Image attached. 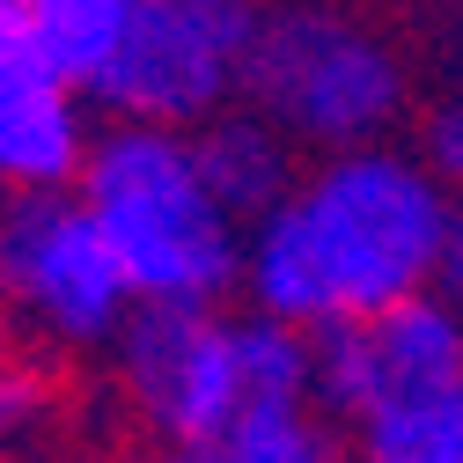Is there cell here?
Masks as SVG:
<instances>
[{"mask_svg":"<svg viewBox=\"0 0 463 463\" xmlns=\"http://www.w3.org/2000/svg\"><path fill=\"white\" fill-rule=\"evenodd\" d=\"M0 309L44 345H118L140 302L81 192L0 206Z\"/></svg>","mask_w":463,"mask_h":463,"instance_id":"cell-5","label":"cell"},{"mask_svg":"<svg viewBox=\"0 0 463 463\" xmlns=\"http://www.w3.org/2000/svg\"><path fill=\"white\" fill-rule=\"evenodd\" d=\"M243 96L258 118H272L302 155H354L383 147V133L404 110V67L397 52L331 8H272L250 52Z\"/></svg>","mask_w":463,"mask_h":463,"instance_id":"cell-3","label":"cell"},{"mask_svg":"<svg viewBox=\"0 0 463 463\" xmlns=\"http://www.w3.org/2000/svg\"><path fill=\"white\" fill-rule=\"evenodd\" d=\"M354 463H463V390L354 427Z\"/></svg>","mask_w":463,"mask_h":463,"instance_id":"cell-11","label":"cell"},{"mask_svg":"<svg viewBox=\"0 0 463 463\" xmlns=\"http://www.w3.org/2000/svg\"><path fill=\"white\" fill-rule=\"evenodd\" d=\"M265 8L258 0H140L118 67L96 81V103L118 126L199 133L236 110Z\"/></svg>","mask_w":463,"mask_h":463,"instance_id":"cell-4","label":"cell"},{"mask_svg":"<svg viewBox=\"0 0 463 463\" xmlns=\"http://www.w3.org/2000/svg\"><path fill=\"white\" fill-rule=\"evenodd\" d=\"M96 155L89 96L23 37V23H0V192L52 199L74 192Z\"/></svg>","mask_w":463,"mask_h":463,"instance_id":"cell-8","label":"cell"},{"mask_svg":"<svg viewBox=\"0 0 463 463\" xmlns=\"http://www.w3.org/2000/svg\"><path fill=\"white\" fill-rule=\"evenodd\" d=\"M449 192L420 155L354 147L302 169L295 199L265 213L243 243L250 317L295 324L309 338L420 302L434 287V250L449 236Z\"/></svg>","mask_w":463,"mask_h":463,"instance_id":"cell-1","label":"cell"},{"mask_svg":"<svg viewBox=\"0 0 463 463\" xmlns=\"http://www.w3.org/2000/svg\"><path fill=\"white\" fill-rule=\"evenodd\" d=\"M44 412V375L37 368H0V434H15Z\"/></svg>","mask_w":463,"mask_h":463,"instance_id":"cell-13","label":"cell"},{"mask_svg":"<svg viewBox=\"0 0 463 463\" xmlns=\"http://www.w3.org/2000/svg\"><path fill=\"white\" fill-rule=\"evenodd\" d=\"M463 390V317L434 295L317 338V412L368 427L383 412Z\"/></svg>","mask_w":463,"mask_h":463,"instance_id":"cell-7","label":"cell"},{"mask_svg":"<svg viewBox=\"0 0 463 463\" xmlns=\"http://www.w3.org/2000/svg\"><path fill=\"white\" fill-rule=\"evenodd\" d=\"M420 162L434 169L441 192H463V96H449L434 118H427V147H420Z\"/></svg>","mask_w":463,"mask_h":463,"instance_id":"cell-12","label":"cell"},{"mask_svg":"<svg viewBox=\"0 0 463 463\" xmlns=\"http://www.w3.org/2000/svg\"><path fill=\"white\" fill-rule=\"evenodd\" d=\"M0 23H15V0H0Z\"/></svg>","mask_w":463,"mask_h":463,"instance_id":"cell-16","label":"cell"},{"mask_svg":"<svg viewBox=\"0 0 463 463\" xmlns=\"http://www.w3.org/2000/svg\"><path fill=\"white\" fill-rule=\"evenodd\" d=\"M192 147H199V169H206V184H213V199L236 213L243 228H258L265 213H279L287 199H295V184H302V147L287 140L272 118H258L250 103H236V110H221V118H206L199 133H192Z\"/></svg>","mask_w":463,"mask_h":463,"instance_id":"cell-9","label":"cell"},{"mask_svg":"<svg viewBox=\"0 0 463 463\" xmlns=\"http://www.w3.org/2000/svg\"><path fill=\"white\" fill-rule=\"evenodd\" d=\"M118 375L169 449H213L250 420L243 317L228 309H133L118 331Z\"/></svg>","mask_w":463,"mask_h":463,"instance_id":"cell-6","label":"cell"},{"mask_svg":"<svg viewBox=\"0 0 463 463\" xmlns=\"http://www.w3.org/2000/svg\"><path fill=\"white\" fill-rule=\"evenodd\" d=\"M74 192L118 250L140 309H221L243 295L250 228L213 199L192 133L103 126Z\"/></svg>","mask_w":463,"mask_h":463,"instance_id":"cell-2","label":"cell"},{"mask_svg":"<svg viewBox=\"0 0 463 463\" xmlns=\"http://www.w3.org/2000/svg\"><path fill=\"white\" fill-rule=\"evenodd\" d=\"M427 295L463 317V206L449 213V236H441V250H434V287H427Z\"/></svg>","mask_w":463,"mask_h":463,"instance_id":"cell-14","label":"cell"},{"mask_svg":"<svg viewBox=\"0 0 463 463\" xmlns=\"http://www.w3.org/2000/svg\"><path fill=\"white\" fill-rule=\"evenodd\" d=\"M162 463H228V456H221V449H169Z\"/></svg>","mask_w":463,"mask_h":463,"instance_id":"cell-15","label":"cell"},{"mask_svg":"<svg viewBox=\"0 0 463 463\" xmlns=\"http://www.w3.org/2000/svg\"><path fill=\"white\" fill-rule=\"evenodd\" d=\"M133 8L140 0H15V23H23V37L44 60L96 103V81L118 67V52L133 37Z\"/></svg>","mask_w":463,"mask_h":463,"instance_id":"cell-10","label":"cell"}]
</instances>
